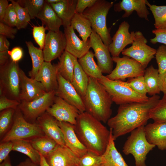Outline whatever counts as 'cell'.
<instances>
[{
    "label": "cell",
    "instance_id": "6f0895ef",
    "mask_svg": "<svg viewBox=\"0 0 166 166\" xmlns=\"http://www.w3.org/2000/svg\"><path fill=\"white\" fill-rule=\"evenodd\" d=\"M16 166H40V164L33 162L29 158H27L25 160L21 162Z\"/></svg>",
    "mask_w": 166,
    "mask_h": 166
},
{
    "label": "cell",
    "instance_id": "7bdbcfd3",
    "mask_svg": "<svg viewBox=\"0 0 166 166\" xmlns=\"http://www.w3.org/2000/svg\"><path fill=\"white\" fill-rule=\"evenodd\" d=\"M155 56L159 74L164 73L166 72V45L160 46L156 49Z\"/></svg>",
    "mask_w": 166,
    "mask_h": 166
},
{
    "label": "cell",
    "instance_id": "f546056e",
    "mask_svg": "<svg viewBox=\"0 0 166 166\" xmlns=\"http://www.w3.org/2000/svg\"><path fill=\"white\" fill-rule=\"evenodd\" d=\"M89 77L82 69L78 61H75L73 78L71 83L82 98L85 95L88 85Z\"/></svg>",
    "mask_w": 166,
    "mask_h": 166
},
{
    "label": "cell",
    "instance_id": "8fae6325",
    "mask_svg": "<svg viewBox=\"0 0 166 166\" xmlns=\"http://www.w3.org/2000/svg\"><path fill=\"white\" fill-rule=\"evenodd\" d=\"M55 91L46 93L30 102L21 101L18 108L25 120L30 123H35L37 119L53 104L56 96Z\"/></svg>",
    "mask_w": 166,
    "mask_h": 166
},
{
    "label": "cell",
    "instance_id": "1f68e13d",
    "mask_svg": "<svg viewBox=\"0 0 166 166\" xmlns=\"http://www.w3.org/2000/svg\"><path fill=\"white\" fill-rule=\"evenodd\" d=\"M70 26L77 31L83 41H86L90 37L92 31L91 24L82 14L75 13L71 21Z\"/></svg>",
    "mask_w": 166,
    "mask_h": 166
},
{
    "label": "cell",
    "instance_id": "e575fe53",
    "mask_svg": "<svg viewBox=\"0 0 166 166\" xmlns=\"http://www.w3.org/2000/svg\"><path fill=\"white\" fill-rule=\"evenodd\" d=\"M159 73L158 69L152 65L145 69L144 75L147 93L153 96L160 93V91L158 84Z\"/></svg>",
    "mask_w": 166,
    "mask_h": 166
},
{
    "label": "cell",
    "instance_id": "4fadbf2b",
    "mask_svg": "<svg viewBox=\"0 0 166 166\" xmlns=\"http://www.w3.org/2000/svg\"><path fill=\"white\" fill-rule=\"evenodd\" d=\"M66 40L64 33L48 31L46 38L43 52L45 61L51 62L59 58L65 50Z\"/></svg>",
    "mask_w": 166,
    "mask_h": 166
},
{
    "label": "cell",
    "instance_id": "f5cc1de1",
    "mask_svg": "<svg viewBox=\"0 0 166 166\" xmlns=\"http://www.w3.org/2000/svg\"><path fill=\"white\" fill-rule=\"evenodd\" d=\"M158 84L160 92L166 96V72L162 74H159Z\"/></svg>",
    "mask_w": 166,
    "mask_h": 166
},
{
    "label": "cell",
    "instance_id": "ac0fdd59",
    "mask_svg": "<svg viewBox=\"0 0 166 166\" xmlns=\"http://www.w3.org/2000/svg\"><path fill=\"white\" fill-rule=\"evenodd\" d=\"M66 40L65 50L79 59L85 55L91 48L89 38L86 41L81 40L77 36L71 26L64 28Z\"/></svg>",
    "mask_w": 166,
    "mask_h": 166
},
{
    "label": "cell",
    "instance_id": "d4e9b609",
    "mask_svg": "<svg viewBox=\"0 0 166 166\" xmlns=\"http://www.w3.org/2000/svg\"><path fill=\"white\" fill-rule=\"evenodd\" d=\"M77 1L61 0L57 3L49 4L61 20L64 28L70 25L71 21L76 13Z\"/></svg>",
    "mask_w": 166,
    "mask_h": 166
},
{
    "label": "cell",
    "instance_id": "f35d334b",
    "mask_svg": "<svg viewBox=\"0 0 166 166\" xmlns=\"http://www.w3.org/2000/svg\"><path fill=\"white\" fill-rule=\"evenodd\" d=\"M13 5L17 16L16 28L19 30L25 28L30 20L31 18L27 9L22 6L17 1L10 0Z\"/></svg>",
    "mask_w": 166,
    "mask_h": 166
},
{
    "label": "cell",
    "instance_id": "f6af8a7d",
    "mask_svg": "<svg viewBox=\"0 0 166 166\" xmlns=\"http://www.w3.org/2000/svg\"><path fill=\"white\" fill-rule=\"evenodd\" d=\"M17 21V13L13 5L11 3L7 8L2 22L13 27H16Z\"/></svg>",
    "mask_w": 166,
    "mask_h": 166
},
{
    "label": "cell",
    "instance_id": "f1b7e54d",
    "mask_svg": "<svg viewBox=\"0 0 166 166\" xmlns=\"http://www.w3.org/2000/svg\"><path fill=\"white\" fill-rule=\"evenodd\" d=\"M94 53L89 51L85 55L78 59L83 70L89 77L98 80L103 76L99 66L94 61Z\"/></svg>",
    "mask_w": 166,
    "mask_h": 166
},
{
    "label": "cell",
    "instance_id": "ba28073f",
    "mask_svg": "<svg viewBox=\"0 0 166 166\" xmlns=\"http://www.w3.org/2000/svg\"><path fill=\"white\" fill-rule=\"evenodd\" d=\"M45 135L43 131L36 123H30L25 120L18 107L15 110L11 128L1 139L0 142L16 140H30Z\"/></svg>",
    "mask_w": 166,
    "mask_h": 166
},
{
    "label": "cell",
    "instance_id": "680465c9",
    "mask_svg": "<svg viewBox=\"0 0 166 166\" xmlns=\"http://www.w3.org/2000/svg\"><path fill=\"white\" fill-rule=\"evenodd\" d=\"M0 166H12L9 156L0 164Z\"/></svg>",
    "mask_w": 166,
    "mask_h": 166
},
{
    "label": "cell",
    "instance_id": "5b68a950",
    "mask_svg": "<svg viewBox=\"0 0 166 166\" xmlns=\"http://www.w3.org/2000/svg\"><path fill=\"white\" fill-rule=\"evenodd\" d=\"M104 87L113 102L122 105L147 101L149 98L137 93L120 80H113L103 75L97 80Z\"/></svg>",
    "mask_w": 166,
    "mask_h": 166
},
{
    "label": "cell",
    "instance_id": "7dc6e473",
    "mask_svg": "<svg viewBox=\"0 0 166 166\" xmlns=\"http://www.w3.org/2000/svg\"><path fill=\"white\" fill-rule=\"evenodd\" d=\"M13 143L12 141L0 142V163H2L9 156L10 152L13 150Z\"/></svg>",
    "mask_w": 166,
    "mask_h": 166
},
{
    "label": "cell",
    "instance_id": "2e32d148",
    "mask_svg": "<svg viewBox=\"0 0 166 166\" xmlns=\"http://www.w3.org/2000/svg\"><path fill=\"white\" fill-rule=\"evenodd\" d=\"M130 25L127 21H124L120 25L118 28L112 38V42L108 46L112 57H119V55L128 45L133 42L135 32L129 31Z\"/></svg>",
    "mask_w": 166,
    "mask_h": 166
},
{
    "label": "cell",
    "instance_id": "9c48e42d",
    "mask_svg": "<svg viewBox=\"0 0 166 166\" xmlns=\"http://www.w3.org/2000/svg\"><path fill=\"white\" fill-rule=\"evenodd\" d=\"M148 41L142 33L135 32L132 45L124 49L122 55L132 58L140 63L145 69L151 60L154 57L156 49L147 45Z\"/></svg>",
    "mask_w": 166,
    "mask_h": 166
},
{
    "label": "cell",
    "instance_id": "91938a15",
    "mask_svg": "<svg viewBox=\"0 0 166 166\" xmlns=\"http://www.w3.org/2000/svg\"><path fill=\"white\" fill-rule=\"evenodd\" d=\"M40 166H49L47 163L45 158L43 156L41 157L40 161Z\"/></svg>",
    "mask_w": 166,
    "mask_h": 166
},
{
    "label": "cell",
    "instance_id": "52a82bcc",
    "mask_svg": "<svg viewBox=\"0 0 166 166\" xmlns=\"http://www.w3.org/2000/svg\"><path fill=\"white\" fill-rule=\"evenodd\" d=\"M21 69L18 63L13 62L10 59L0 66V96H5L20 102Z\"/></svg>",
    "mask_w": 166,
    "mask_h": 166
},
{
    "label": "cell",
    "instance_id": "74e56055",
    "mask_svg": "<svg viewBox=\"0 0 166 166\" xmlns=\"http://www.w3.org/2000/svg\"><path fill=\"white\" fill-rule=\"evenodd\" d=\"M17 2L27 9L31 19L37 18L45 3L44 0H19Z\"/></svg>",
    "mask_w": 166,
    "mask_h": 166
},
{
    "label": "cell",
    "instance_id": "603a6c76",
    "mask_svg": "<svg viewBox=\"0 0 166 166\" xmlns=\"http://www.w3.org/2000/svg\"><path fill=\"white\" fill-rule=\"evenodd\" d=\"M146 0H122L114 5L115 12L124 11L123 18L129 16L134 11L140 18L149 20V12L147 7Z\"/></svg>",
    "mask_w": 166,
    "mask_h": 166
},
{
    "label": "cell",
    "instance_id": "44dd1931",
    "mask_svg": "<svg viewBox=\"0 0 166 166\" xmlns=\"http://www.w3.org/2000/svg\"><path fill=\"white\" fill-rule=\"evenodd\" d=\"M45 158L49 166L77 165L79 160V158L65 145H59Z\"/></svg>",
    "mask_w": 166,
    "mask_h": 166
},
{
    "label": "cell",
    "instance_id": "60d3db41",
    "mask_svg": "<svg viewBox=\"0 0 166 166\" xmlns=\"http://www.w3.org/2000/svg\"><path fill=\"white\" fill-rule=\"evenodd\" d=\"M101 156L88 152L79 158L77 166H101Z\"/></svg>",
    "mask_w": 166,
    "mask_h": 166
},
{
    "label": "cell",
    "instance_id": "11a10c76",
    "mask_svg": "<svg viewBox=\"0 0 166 166\" xmlns=\"http://www.w3.org/2000/svg\"><path fill=\"white\" fill-rule=\"evenodd\" d=\"M10 43L6 37L0 35V52L9 50Z\"/></svg>",
    "mask_w": 166,
    "mask_h": 166
},
{
    "label": "cell",
    "instance_id": "484cf974",
    "mask_svg": "<svg viewBox=\"0 0 166 166\" xmlns=\"http://www.w3.org/2000/svg\"><path fill=\"white\" fill-rule=\"evenodd\" d=\"M37 18L40 20L42 25L48 31L57 32L63 26L61 20L57 15L50 4L45 3Z\"/></svg>",
    "mask_w": 166,
    "mask_h": 166
},
{
    "label": "cell",
    "instance_id": "db71d44e",
    "mask_svg": "<svg viewBox=\"0 0 166 166\" xmlns=\"http://www.w3.org/2000/svg\"><path fill=\"white\" fill-rule=\"evenodd\" d=\"M9 4V1L7 0H0V22H3L6 10Z\"/></svg>",
    "mask_w": 166,
    "mask_h": 166
},
{
    "label": "cell",
    "instance_id": "277c9868",
    "mask_svg": "<svg viewBox=\"0 0 166 166\" xmlns=\"http://www.w3.org/2000/svg\"><path fill=\"white\" fill-rule=\"evenodd\" d=\"M113 2L105 0H97L91 7L87 8L82 14L89 21L92 29L100 37L104 44L108 47L112 42L110 28H108L106 19Z\"/></svg>",
    "mask_w": 166,
    "mask_h": 166
},
{
    "label": "cell",
    "instance_id": "bcb514c9",
    "mask_svg": "<svg viewBox=\"0 0 166 166\" xmlns=\"http://www.w3.org/2000/svg\"><path fill=\"white\" fill-rule=\"evenodd\" d=\"M20 103L17 100L9 98L5 96H1L0 97V112L9 109H16Z\"/></svg>",
    "mask_w": 166,
    "mask_h": 166
},
{
    "label": "cell",
    "instance_id": "7c38bea8",
    "mask_svg": "<svg viewBox=\"0 0 166 166\" xmlns=\"http://www.w3.org/2000/svg\"><path fill=\"white\" fill-rule=\"evenodd\" d=\"M89 38L91 48L94 51L97 65L102 73L109 74L113 70V61L108 47L104 44L100 36L93 29Z\"/></svg>",
    "mask_w": 166,
    "mask_h": 166
},
{
    "label": "cell",
    "instance_id": "4316f807",
    "mask_svg": "<svg viewBox=\"0 0 166 166\" xmlns=\"http://www.w3.org/2000/svg\"><path fill=\"white\" fill-rule=\"evenodd\" d=\"M111 134L109 142L104 152L101 155V166H131L125 162L121 154L117 149L112 134Z\"/></svg>",
    "mask_w": 166,
    "mask_h": 166
},
{
    "label": "cell",
    "instance_id": "8d00e7d4",
    "mask_svg": "<svg viewBox=\"0 0 166 166\" xmlns=\"http://www.w3.org/2000/svg\"><path fill=\"white\" fill-rule=\"evenodd\" d=\"M16 109L4 110L0 113V136L1 139L11 128Z\"/></svg>",
    "mask_w": 166,
    "mask_h": 166
},
{
    "label": "cell",
    "instance_id": "b9f144b4",
    "mask_svg": "<svg viewBox=\"0 0 166 166\" xmlns=\"http://www.w3.org/2000/svg\"><path fill=\"white\" fill-rule=\"evenodd\" d=\"M126 85L135 92L144 96H146L147 91L144 82V76L130 78L125 82Z\"/></svg>",
    "mask_w": 166,
    "mask_h": 166
},
{
    "label": "cell",
    "instance_id": "ffe728a7",
    "mask_svg": "<svg viewBox=\"0 0 166 166\" xmlns=\"http://www.w3.org/2000/svg\"><path fill=\"white\" fill-rule=\"evenodd\" d=\"M62 132L65 146L79 158L88 151L79 140L74 129V126L69 123L58 121Z\"/></svg>",
    "mask_w": 166,
    "mask_h": 166
},
{
    "label": "cell",
    "instance_id": "d590c367",
    "mask_svg": "<svg viewBox=\"0 0 166 166\" xmlns=\"http://www.w3.org/2000/svg\"><path fill=\"white\" fill-rule=\"evenodd\" d=\"M146 4L153 15L155 29L166 30V6L151 5L148 1H146Z\"/></svg>",
    "mask_w": 166,
    "mask_h": 166
},
{
    "label": "cell",
    "instance_id": "cb8c5ba5",
    "mask_svg": "<svg viewBox=\"0 0 166 166\" xmlns=\"http://www.w3.org/2000/svg\"><path fill=\"white\" fill-rule=\"evenodd\" d=\"M146 139L161 150H166V122L150 123L145 125Z\"/></svg>",
    "mask_w": 166,
    "mask_h": 166
},
{
    "label": "cell",
    "instance_id": "681fc988",
    "mask_svg": "<svg viewBox=\"0 0 166 166\" xmlns=\"http://www.w3.org/2000/svg\"><path fill=\"white\" fill-rule=\"evenodd\" d=\"M17 28L10 26L4 23L0 22V34L11 39H14L18 31Z\"/></svg>",
    "mask_w": 166,
    "mask_h": 166
},
{
    "label": "cell",
    "instance_id": "6125c7cd",
    "mask_svg": "<svg viewBox=\"0 0 166 166\" xmlns=\"http://www.w3.org/2000/svg\"><path fill=\"white\" fill-rule=\"evenodd\" d=\"M77 166V165H75V166Z\"/></svg>",
    "mask_w": 166,
    "mask_h": 166
},
{
    "label": "cell",
    "instance_id": "9f6ffc18",
    "mask_svg": "<svg viewBox=\"0 0 166 166\" xmlns=\"http://www.w3.org/2000/svg\"><path fill=\"white\" fill-rule=\"evenodd\" d=\"M9 50L0 52V66L6 64L9 60Z\"/></svg>",
    "mask_w": 166,
    "mask_h": 166
},
{
    "label": "cell",
    "instance_id": "94428289",
    "mask_svg": "<svg viewBox=\"0 0 166 166\" xmlns=\"http://www.w3.org/2000/svg\"><path fill=\"white\" fill-rule=\"evenodd\" d=\"M61 1V0H45V1L48 4H51L57 3Z\"/></svg>",
    "mask_w": 166,
    "mask_h": 166
},
{
    "label": "cell",
    "instance_id": "c3c4849f",
    "mask_svg": "<svg viewBox=\"0 0 166 166\" xmlns=\"http://www.w3.org/2000/svg\"><path fill=\"white\" fill-rule=\"evenodd\" d=\"M155 37L150 39V42L153 44L160 43L166 45V30L155 29L152 31Z\"/></svg>",
    "mask_w": 166,
    "mask_h": 166
},
{
    "label": "cell",
    "instance_id": "83f0119b",
    "mask_svg": "<svg viewBox=\"0 0 166 166\" xmlns=\"http://www.w3.org/2000/svg\"><path fill=\"white\" fill-rule=\"evenodd\" d=\"M57 64L58 73L66 80L72 81L75 60L77 58L65 50Z\"/></svg>",
    "mask_w": 166,
    "mask_h": 166
},
{
    "label": "cell",
    "instance_id": "d6a6232c",
    "mask_svg": "<svg viewBox=\"0 0 166 166\" xmlns=\"http://www.w3.org/2000/svg\"><path fill=\"white\" fill-rule=\"evenodd\" d=\"M29 141L33 147L44 157L51 153L58 145L54 140L45 135Z\"/></svg>",
    "mask_w": 166,
    "mask_h": 166
},
{
    "label": "cell",
    "instance_id": "4dcf8cb0",
    "mask_svg": "<svg viewBox=\"0 0 166 166\" xmlns=\"http://www.w3.org/2000/svg\"><path fill=\"white\" fill-rule=\"evenodd\" d=\"M28 52L32 62V69L28 75L31 78L34 79L45 61L43 50L35 46L31 41H26Z\"/></svg>",
    "mask_w": 166,
    "mask_h": 166
},
{
    "label": "cell",
    "instance_id": "ab89813d",
    "mask_svg": "<svg viewBox=\"0 0 166 166\" xmlns=\"http://www.w3.org/2000/svg\"><path fill=\"white\" fill-rule=\"evenodd\" d=\"M150 117L154 122H166V96L164 95L156 105L151 110Z\"/></svg>",
    "mask_w": 166,
    "mask_h": 166
},
{
    "label": "cell",
    "instance_id": "816d5d0a",
    "mask_svg": "<svg viewBox=\"0 0 166 166\" xmlns=\"http://www.w3.org/2000/svg\"><path fill=\"white\" fill-rule=\"evenodd\" d=\"M9 54L10 59L13 62L18 63L22 58L23 52L22 48L17 46L9 51Z\"/></svg>",
    "mask_w": 166,
    "mask_h": 166
},
{
    "label": "cell",
    "instance_id": "d6986e66",
    "mask_svg": "<svg viewBox=\"0 0 166 166\" xmlns=\"http://www.w3.org/2000/svg\"><path fill=\"white\" fill-rule=\"evenodd\" d=\"M35 123L45 135L53 139L58 145H65L63 134L57 121L48 113L46 112L39 117Z\"/></svg>",
    "mask_w": 166,
    "mask_h": 166
},
{
    "label": "cell",
    "instance_id": "7402d4cb",
    "mask_svg": "<svg viewBox=\"0 0 166 166\" xmlns=\"http://www.w3.org/2000/svg\"><path fill=\"white\" fill-rule=\"evenodd\" d=\"M57 68V64L44 61L35 79L40 82L46 93L56 91L58 87Z\"/></svg>",
    "mask_w": 166,
    "mask_h": 166
},
{
    "label": "cell",
    "instance_id": "30bf717a",
    "mask_svg": "<svg viewBox=\"0 0 166 166\" xmlns=\"http://www.w3.org/2000/svg\"><path fill=\"white\" fill-rule=\"evenodd\" d=\"M112 58L116 65L111 73L106 76L109 79L121 80L144 76L145 69L135 60L126 56Z\"/></svg>",
    "mask_w": 166,
    "mask_h": 166
},
{
    "label": "cell",
    "instance_id": "6da1fadb",
    "mask_svg": "<svg viewBox=\"0 0 166 166\" xmlns=\"http://www.w3.org/2000/svg\"><path fill=\"white\" fill-rule=\"evenodd\" d=\"M160 97L155 95L149 97L146 102L120 105L116 115L107 122L114 140L140 127L145 126L150 119L151 110L157 104Z\"/></svg>",
    "mask_w": 166,
    "mask_h": 166
},
{
    "label": "cell",
    "instance_id": "f907efd6",
    "mask_svg": "<svg viewBox=\"0 0 166 166\" xmlns=\"http://www.w3.org/2000/svg\"><path fill=\"white\" fill-rule=\"evenodd\" d=\"M97 0H77L76 4V13L82 14L88 8L91 7Z\"/></svg>",
    "mask_w": 166,
    "mask_h": 166
},
{
    "label": "cell",
    "instance_id": "8992f818",
    "mask_svg": "<svg viewBox=\"0 0 166 166\" xmlns=\"http://www.w3.org/2000/svg\"><path fill=\"white\" fill-rule=\"evenodd\" d=\"M145 126L140 127L131 132L123 147L125 155L131 154L133 156L135 166H147L146 156L156 146L147 140L145 133Z\"/></svg>",
    "mask_w": 166,
    "mask_h": 166
},
{
    "label": "cell",
    "instance_id": "e0dca14e",
    "mask_svg": "<svg viewBox=\"0 0 166 166\" xmlns=\"http://www.w3.org/2000/svg\"><path fill=\"white\" fill-rule=\"evenodd\" d=\"M19 99L22 101L30 102L42 97L46 93L43 86L34 79L28 77L21 69Z\"/></svg>",
    "mask_w": 166,
    "mask_h": 166
},
{
    "label": "cell",
    "instance_id": "9a60e30c",
    "mask_svg": "<svg viewBox=\"0 0 166 166\" xmlns=\"http://www.w3.org/2000/svg\"><path fill=\"white\" fill-rule=\"evenodd\" d=\"M57 79L58 87L55 91L56 96L75 106L80 113L85 112V109L82 98L72 83L58 73Z\"/></svg>",
    "mask_w": 166,
    "mask_h": 166
},
{
    "label": "cell",
    "instance_id": "ee69618b",
    "mask_svg": "<svg viewBox=\"0 0 166 166\" xmlns=\"http://www.w3.org/2000/svg\"><path fill=\"white\" fill-rule=\"evenodd\" d=\"M43 25L39 26H34L32 29L33 38L39 48L43 50L45 43L46 34V30Z\"/></svg>",
    "mask_w": 166,
    "mask_h": 166
},
{
    "label": "cell",
    "instance_id": "836d02e7",
    "mask_svg": "<svg viewBox=\"0 0 166 166\" xmlns=\"http://www.w3.org/2000/svg\"><path fill=\"white\" fill-rule=\"evenodd\" d=\"M13 151L22 153L26 156L34 163L40 164V155L33 147L30 141L24 140H16L12 141Z\"/></svg>",
    "mask_w": 166,
    "mask_h": 166
},
{
    "label": "cell",
    "instance_id": "3957f363",
    "mask_svg": "<svg viewBox=\"0 0 166 166\" xmlns=\"http://www.w3.org/2000/svg\"><path fill=\"white\" fill-rule=\"evenodd\" d=\"M82 99L85 112L101 122L107 123L112 113L113 102L97 79L89 77L87 89Z\"/></svg>",
    "mask_w": 166,
    "mask_h": 166
},
{
    "label": "cell",
    "instance_id": "7a4b0ae2",
    "mask_svg": "<svg viewBox=\"0 0 166 166\" xmlns=\"http://www.w3.org/2000/svg\"><path fill=\"white\" fill-rule=\"evenodd\" d=\"M74 126L77 136L88 151L101 156L108 144L110 130L85 111L80 113Z\"/></svg>",
    "mask_w": 166,
    "mask_h": 166
},
{
    "label": "cell",
    "instance_id": "5bb4252c",
    "mask_svg": "<svg viewBox=\"0 0 166 166\" xmlns=\"http://www.w3.org/2000/svg\"><path fill=\"white\" fill-rule=\"evenodd\" d=\"M46 112L58 121L68 122L73 125L76 124L77 118L80 113L75 106L56 96L53 104Z\"/></svg>",
    "mask_w": 166,
    "mask_h": 166
}]
</instances>
